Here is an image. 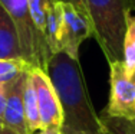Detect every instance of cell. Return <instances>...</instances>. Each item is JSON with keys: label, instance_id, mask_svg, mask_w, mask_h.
Segmentation results:
<instances>
[{"label": "cell", "instance_id": "6da1fadb", "mask_svg": "<svg viewBox=\"0 0 135 134\" xmlns=\"http://www.w3.org/2000/svg\"><path fill=\"white\" fill-rule=\"evenodd\" d=\"M46 74L62 105V134H108L88 95L79 59L60 50L50 58Z\"/></svg>", "mask_w": 135, "mask_h": 134}, {"label": "cell", "instance_id": "7a4b0ae2", "mask_svg": "<svg viewBox=\"0 0 135 134\" xmlns=\"http://www.w3.org/2000/svg\"><path fill=\"white\" fill-rule=\"evenodd\" d=\"M92 25V36L108 63L122 61L127 17L135 10L132 0H86Z\"/></svg>", "mask_w": 135, "mask_h": 134}, {"label": "cell", "instance_id": "3957f363", "mask_svg": "<svg viewBox=\"0 0 135 134\" xmlns=\"http://www.w3.org/2000/svg\"><path fill=\"white\" fill-rule=\"evenodd\" d=\"M104 114L111 118H135V72L129 74L122 61L109 63V100Z\"/></svg>", "mask_w": 135, "mask_h": 134}, {"label": "cell", "instance_id": "277c9868", "mask_svg": "<svg viewBox=\"0 0 135 134\" xmlns=\"http://www.w3.org/2000/svg\"><path fill=\"white\" fill-rule=\"evenodd\" d=\"M29 76L36 92L42 130L49 127H62L63 113L57 92L55 89L49 75L40 68H30Z\"/></svg>", "mask_w": 135, "mask_h": 134}, {"label": "cell", "instance_id": "5b68a950", "mask_svg": "<svg viewBox=\"0 0 135 134\" xmlns=\"http://www.w3.org/2000/svg\"><path fill=\"white\" fill-rule=\"evenodd\" d=\"M89 36H92V25L89 16L73 6L62 3L60 50L66 52L70 58L79 59V48Z\"/></svg>", "mask_w": 135, "mask_h": 134}, {"label": "cell", "instance_id": "8992f818", "mask_svg": "<svg viewBox=\"0 0 135 134\" xmlns=\"http://www.w3.org/2000/svg\"><path fill=\"white\" fill-rule=\"evenodd\" d=\"M0 4L13 19L17 27L23 59L35 68V30L29 13L27 0H0Z\"/></svg>", "mask_w": 135, "mask_h": 134}, {"label": "cell", "instance_id": "52a82bcc", "mask_svg": "<svg viewBox=\"0 0 135 134\" xmlns=\"http://www.w3.org/2000/svg\"><path fill=\"white\" fill-rule=\"evenodd\" d=\"M29 71L7 88L4 113L2 117L3 127L17 134H29L26 115H25V87H26Z\"/></svg>", "mask_w": 135, "mask_h": 134}, {"label": "cell", "instance_id": "ba28073f", "mask_svg": "<svg viewBox=\"0 0 135 134\" xmlns=\"http://www.w3.org/2000/svg\"><path fill=\"white\" fill-rule=\"evenodd\" d=\"M29 13L35 30V68H40L46 72L52 53L47 46V7L50 0H27Z\"/></svg>", "mask_w": 135, "mask_h": 134}, {"label": "cell", "instance_id": "9c48e42d", "mask_svg": "<svg viewBox=\"0 0 135 134\" xmlns=\"http://www.w3.org/2000/svg\"><path fill=\"white\" fill-rule=\"evenodd\" d=\"M0 59H23L17 27L0 4Z\"/></svg>", "mask_w": 135, "mask_h": 134}, {"label": "cell", "instance_id": "30bf717a", "mask_svg": "<svg viewBox=\"0 0 135 134\" xmlns=\"http://www.w3.org/2000/svg\"><path fill=\"white\" fill-rule=\"evenodd\" d=\"M25 115H26V126L29 134H36L42 130L39 107H37L36 92H35L33 84L30 81V76L27 75L26 87H25Z\"/></svg>", "mask_w": 135, "mask_h": 134}, {"label": "cell", "instance_id": "8fae6325", "mask_svg": "<svg viewBox=\"0 0 135 134\" xmlns=\"http://www.w3.org/2000/svg\"><path fill=\"white\" fill-rule=\"evenodd\" d=\"M30 68L25 59H0V85L10 87Z\"/></svg>", "mask_w": 135, "mask_h": 134}, {"label": "cell", "instance_id": "7c38bea8", "mask_svg": "<svg viewBox=\"0 0 135 134\" xmlns=\"http://www.w3.org/2000/svg\"><path fill=\"white\" fill-rule=\"evenodd\" d=\"M122 62L129 74L135 72V16L127 17L124 45H122Z\"/></svg>", "mask_w": 135, "mask_h": 134}, {"label": "cell", "instance_id": "4fadbf2b", "mask_svg": "<svg viewBox=\"0 0 135 134\" xmlns=\"http://www.w3.org/2000/svg\"><path fill=\"white\" fill-rule=\"evenodd\" d=\"M101 120L104 123L108 134H135V118L134 120L111 118V117H107L105 114H102Z\"/></svg>", "mask_w": 135, "mask_h": 134}, {"label": "cell", "instance_id": "5bb4252c", "mask_svg": "<svg viewBox=\"0 0 135 134\" xmlns=\"http://www.w3.org/2000/svg\"><path fill=\"white\" fill-rule=\"evenodd\" d=\"M56 2L65 3V4H70V6H73V7H76L78 10H81L85 15L89 16L88 9H86V0H56Z\"/></svg>", "mask_w": 135, "mask_h": 134}, {"label": "cell", "instance_id": "9a60e30c", "mask_svg": "<svg viewBox=\"0 0 135 134\" xmlns=\"http://www.w3.org/2000/svg\"><path fill=\"white\" fill-rule=\"evenodd\" d=\"M7 88H9V87H3V85H0V123H2V117H3V113H4Z\"/></svg>", "mask_w": 135, "mask_h": 134}, {"label": "cell", "instance_id": "2e32d148", "mask_svg": "<svg viewBox=\"0 0 135 134\" xmlns=\"http://www.w3.org/2000/svg\"><path fill=\"white\" fill-rule=\"evenodd\" d=\"M36 134H62V130L59 127H49V128H43Z\"/></svg>", "mask_w": 135, "mask_h": 134}, {"label": "cell", "instance_id": "e0dca14e", "mask_svg": "<svg viewBox=\"0 0 135 134\" xmlns=\"http://www.w3.org/2000/svg\"><path fill=\"white\" fill-rule=\"evenodd\" d=\"M3 134H17V133L12 131V130H7V128H4V131H3Z\"/></svg>", "mask_w": 135, "mask_h": 134}, {"label": "cell", "instance_id": "ac0fdd59", "mask_svg": "<svg viewBox=\"0 0 135 134\" xmlns=\"http://www.w3.org/2000/svg\"><path fill=\"white\" fill-rule=\"evenodd\" d=\"M3 131H4V127H3V124L0 123V134H3Z\"/></svg>", "mask_w": 135, "mask_h": 134}, {"label": "cell", "instance_id": "d6986e66", "mask_svg": "<svg viewBox=\"0 0 135 134\" xmlns=\"http://www.w3.org/2000/svg\"><path fill=\"white\" fill-rule=\"evenodd\" d=\"M132 2H134V4H135V0H132Z\"/></svg>", "mask_w": 135, "mask_h": 134}]
</instances>
